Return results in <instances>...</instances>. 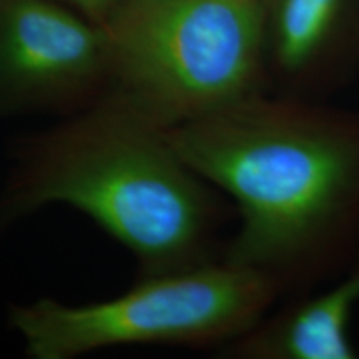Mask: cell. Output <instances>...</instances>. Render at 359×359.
<instances>
[{
    "label": "cell",
    "mask_w": 359,
    "mask_h": 359,
    "mask_svg": "<svg viewBox=\"0 0 359 359\" xmlns=\"http://www.w3.org/2000/svg\"><path fill=\"white\" fill-rule=\"evenodd\" d=\"M165 135L236 206L224 259L299 296L359 258V110L263 92Z\"/></svg>",
    "instance_id": "obj_1"
},
{
    "label": "cell",
    "mask_w": 359,
    "mask_h": 359,
    "mask_svg": "<svg viewBox=\"0 0 359 359\" xmlns=\"http://www.w3.org/2000/svg\"><path fill=\"white\" fill-rule=\"evenodd\" d=\"M0 196V228L47 205H69L142 263L145 276L210 262L219 206L165 130L114 100L22 142Z\"/></svg>",
    "instance_id": "obj_2"
},
{
    "label": "cell",
    "mask_w": 359,
    "mask_h": 359,
    "mask_svg": "<svg viewBox=\"0 0 359 359\" xmlns=\"http://www.w3.org/2000/svg\"><path fill=\"white\" fill-rule=\"evenodd\" d=\"M102 27L105 98L163 130L268 92L259 0H122Z\"/></svg>",
    "instance_id": "obj_3"
},
{
    "label": "cell",
    "mask_w": 359,
    "mask_h": 359,
    "mask_svg": "<svg viewBox=\"0 0 359 359\" xmlns=\"http://www.w3.org/2000/svg\"><path fill=\"white\" fill-rule=\"evenodd\" d=\"M278 283L228 259L145 276L109 302L12 306L8 325L32 359H70L125 344H228L250 333L281 298Z\"/></svg>",
    "instance_id": "obj_4"
},
{
    "label": "cell",
    "mask_w": 359,
    "mask_h": 359,
    "mask_svg": "<svg viewBox=\"0 0 359 359\" xmlns=\"http://www.w3.org/2000/svg\"><path fill=\"white\" fill-rule=\"evenodd\" d=\"M109 75L102 25L57 0H0V116L79 105Z\"/></svg>",
    "instance_id": "obj_5"
},
{
    "label": "cell",
    "mask_w": 359,
    "mask_h": 359,
    "mask_svg": "<svg viewBox=\"0 0 359 359\" xmlns=\"http://www.w3.org/2000/svg\"><path fill=\"white\" fill-rule=\"evenodd\" d=\"M358 306L359 258L333 281L268 313L223 353L235 359H356L351 325Z\"/></svg>",
    "instance_id": "obj_6"
},
{
    "label": "cell",
    "mask_w": 359,
    "mask_h": 359,
    "mask_svg": "<svg viewBox=\"0 0 359 359\" xmlns=\"http://www.w3.org/2000/svg\"><path fill=\"white\" fill-rule=\"evenodd\" d=\"M351 0H275L266 13V48L280 79L278 95L330 100L348 80L341 45Z\"/></svg>",
    "instance_id": "obj_7"
},
{
    "label": "cell",
    "mask_w": 359,
    "mask_h": 359,
    "mask_svg": "<svg viewBox=\"0 0 359 359\" xmlns=\"http://www.w3.org/2000/svg\"><path fill=\"white\" fill-rule=\"evenodd\" d=\"M57 2H64L88 20L103 25L122 0H57Z\"/></svg>",
    "instance_id": "obj_8"
},
{
    "label": "cell",
    "mask_w": 359,
    "mask_h": 359,
    "mask_svg": "<svg viewBox=\"0 0 359 359\" xmlns=\"http://www.w3.org/2000/svg\"><path fill=\"white\" fill-rule=\"evenodd\" d=\"M259 2H262V0H259Z\"/></svg>",
    "instance_id": "obj_9"
}]
</instances>
